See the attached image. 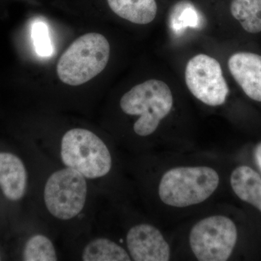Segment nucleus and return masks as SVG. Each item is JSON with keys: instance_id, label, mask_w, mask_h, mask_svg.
<instances>
[{"instance_id": "obj_3", "label": "nucleus", "mask_w": 261, "mask_h": 261, "mask_svg": "<svg viewBox=\"0 0 261 261\" xmlns=\"http://www.w3.org/2000/svg\"><path fill=\"white\" fill-rule=\"evenodd\" d=\"M219 185V174L213 168H172L163 175L160 182V198L168 205L188 207L207 200Z\"/></svg>"}, {"instance_id": "obj_5", "label": "nucleus", "mask_w": 261, "mask_h": 261, "mask_svg": "<svg viewBox=\"0 0 261 261\" xmlns=\"http://www.w3.org/2000/svg\"><path fill=\"white\" fill-rule=\"evenodd\" d=\"M87 192L83 175L66 167L56 171L48 178L44 187V203L49 214L56 219H72L83 211Z\"/></svg>"}, {"instance_id": "obj_4", "label": "nucleus", "mask_w": 261, "mask_h": 261, "mask_svg": "<svg viewBox=\"0 0 261 261\" xmlns=\"http://www.w3.org/2000/svg\"><path fill=\"white\" fill-rule=\"evenodd\" d=\"M61 157L66 167L89 179L103 177L112 168L107 145L93 132L84 128H73L63 135Z\"/></svg>"}, {"instance_id": "obj_11", "label": "nucleus", "mask_w": 261, "mask_h": 261, "mask_svg": "<svg viewBox=\"0 0 261 261\" xmlns=\"http://www.w3.org/2000/svg\"><path fill=\"white\" fill-rule=\"evenodd\" d=\"M231 185L240 200L261 212V176L256 171L246 166L235 168L231 173Z\"/></svg>"}, {"instance_id": "obj_7", "label": "nucleus", "mask_w": 261, "mask_h": 261, "mask_svg": "<svg viewBox=\"0 0 261 261\" xmlns=\"http://www.w3.org/2000/svg\"><path fill=\"white\" fill-rule=\"evenodd\" d=\"M185 80L191 93L207 106L226 102L228 87L219 62L207 55H197L187 63Z\"/></svg>"}, {"instance_id": "obj_6", "label": "nucleus", "mask_w": 261, "mask_h": 261, "mask_svg": "<svg viewBox=\"0 0 261 261\" xmlns=\"http://www.w3.org/2000/svg\"><path fill=\"white\" fill-rule=\"evenodd\" d=\"M238 240V229L231 219L214 216L201 220L192 227L190 243L200 261H225L231 256Z\"/></svg>"}, {"instance_id": "obj_16", "label": "nucleus", "mask_w": 261, "mask_h": 261, "mask_svg": "<svg viewBox=\"0 0 261 261\" xmlns=\"http://www.w3.org/2000/svg\"><path fill=\"white\" fill-rule=\"evenodd\" d=\"M200 23V15L193 5L188 3H178L170 18V25L176 34H181L187 28H198Z\"/></svg>"}, {"instance_id": "obj_10", "label": "nucleus", "mask_w": 261, "mask_h": 261, "mask_svg": "<svg viewBox=\"0 0 261 261\" xmlns=\"http://www.w3.org/2000/svg\"><path fill=\"white\" fill-rule=\"evenodd\" d=\"M27 169L21 160L9 152H0V188L6 198L20 200L27 190Z\"/></svg>"}, {"instance_id": "obj_8", "label": "nucleus", "mask_w": 261, "mask_h": 261, "mask_svg": "<svg viewBox=\"0 0 261 261\" xmlns=\"http://www.w3.org/2000/svg\"><path fill=\"white\" fill-rule=\"evenodd\" d=\"M126 243L134 260H169V245L161 231L152 225L142 224L130 228Z\"/></svg>"}, {"instance_id": "obj_15", "label": "nucleus", "mask_w": 261, "mask_h": 261, "mask_svg": "<svg viewBox=\"0 0 261 261\" xmlns=\"http://www.w3.org/2000/svg\"><path fill=\"white\" fill-rule=\"evenodd\" d=\"M25 261H56V247L47 237L36 234L25 243L23 253Z\"/></svg>"}, {"instance_id": "obj_17", "label": "nucleus", "mask_w": 261, "mask_h": 261, "mask_svg": "<svg viewBox=\"0 0 261 261\" xmlns=\"http://www.w3.org/2000/svg\"><path fill=\"white\" fill-rule=\"evenodd\" d=\"M32 34L37 54L42 57L51 56L53 49L47 25L43 22L34 23L32 27Z\"/></svg>"}, {"instance_id": "obj_2", "label": "nucleus", "mask_w": 261, "mask_h": 261, "mask_svg": "<svg viewBox=\"0 0 261 261\" xmlns=\"http://www.w3.org/2000/svg\"><path fill=\"white\" fill-rule=\"evenodd\" d=\"M173 95L167 84L151 80L137 84L120 101L122 111L129 116H138L134 125L137 135L147 137L157 129L161 120L173 107Z\"/></svg>"}, {"instance_id": "obj_12", "label": "nucleus", "mask_w": 261, "mask_h": 261, "mask_svg": "<svg viewBox=\"0 0 261 261\" xmlns=\"http://www.w3.org/2000/svg\"><path fill=\"white\" fill-rule=\"evenodd\" d=\"M106 3L115 14L136 24L151 23L157 15L155 0H106Z\"/></svg>"}, {"instance_id": "obj_13", "label": "nucleus", "mask_w": 261, "mask_h": 261, "mask_svg": "<svg viewBox=\"0 0 261 261\" xmlns=\"http://www.w3.org/2000/svg\"><path fill=\"white\" fill-rule=\"evenodd\" d=\"M130 258L124 248L106 238L94 239L89 242L82 255L84 261H130Z\"/></svg>"}, {"instance_id": "obj_9", "label": "nucleus", "mask_w": 261, "mask_h": 261, "mask_svg": "<svg viewBox=\"0 0 261 261\" xmlns=\"http://www.w3.org/2000/svg\"><path fill=\"white\" fill-rule=\"evenodd\" d=\"M228 65L247 96L261 102V56L245 51L235 53L230 57Z\"/></svg>"}, {"instance_id": "obj_18", "label": "nucleus", "mask_w": 261, "mask_h": 261, "mask_svg": "<svg viewBox=\"0 0 261 261\" xmlns=\"http://www.w3.org/2000/svg\"><path fill=\"white\" fill-rule=\"evenodd\" d=\"M255 159L257 166L261 171V142L257 145L256 148L255 149Z\"/></svg>"}, {"instance_id": "obj_1", "label": "nucleus", "mask_w": 261, "mask_h": 261, "mask_svg": "<svg viewBox=\"0 0 261 261\" xmlns=\"http://www.w3.org/2000/svg\"><path fill=\"white\" fill-rule=\"evenodd\" d=\"M110 53L109 42L102 34H84L62 55L57 65V73L63 83L74 87L82 85L106 68Z\"/></svg>"}, {"instance_id": "obj_14", "label": "nucleus", "mask_w": 261, "mask_h": 261, "mask_svg": "<svg viewBox=\"0 0 261 261\" xmlns=\"http://www.w3.org/2000/svg\"><path fill=\"white\" fill-rule=\"evenodd\" d=\"M231 13L247 32H261V0H233Z\"/></svg>"}]
</instances>
